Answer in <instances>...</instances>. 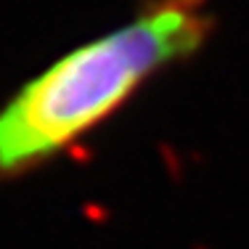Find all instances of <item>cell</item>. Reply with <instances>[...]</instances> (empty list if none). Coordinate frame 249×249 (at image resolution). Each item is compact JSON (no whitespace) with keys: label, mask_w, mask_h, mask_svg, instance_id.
I'll use <instances>...</instances> for the list:
<instances>
[{"label":"cell","mask_w":249,"mask_h":249,"mask_svg":"<svg viewBox=\"0 0 249 249\" xmlns=\"http://www.w3.org/2000/svg\"><path fill=\"white\" fill-rule=\"evenodd\" d=\"M210 0H146L122 27L77 45L0 109V175L27 170L104 122L149 77L212 32Z\"/></svg>","instance_id":"cell-1"}]
</instances>
